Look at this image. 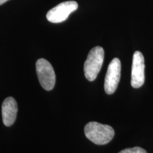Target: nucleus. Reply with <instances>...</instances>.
Returning a JSON list of instances; mask_svg holds the SVG:
<instances>
[{
    "label": "nucleus",
    "instance_id": "39448f33",
    "mask_svg": "<svg viewBox=\"0 0 153 153\" xmlns=\"http://www.w3.org/2000/svg\"><path fill=\"white\" fill-rule=\"evenodd\" d=\"M121 63L117 57L114 58L108 65L105 76L104 90L107 94H112L117 89L120 79Z\"/></svg>",
    "mask_w": 153,
    "mask_h": 153
},
{
    "label": "nucleus",
    "instance_id": "423d86ee",
    "mask_svg": "<svg viewBox=\"0 0 153 153\" xmlns=\"http://www.w3.org/2000/svg\"><path fill=\"white\" fill-rule=\"evenodd\" d=\"M145 82V59L140 51H135L133 57L131 85L133 88L142 87Z\"/></svg>",
    "mask_w": 153,
    "mask_h": 153
},
{
    "label": "nucleus",
    "instance_id": "f03ea898",
    "mask_svg": "<svg viewBox=\"0 0 153 153\" xmlns=\"http://www.w3.org/2000/svg\"><path fill=\"white\" fill-rule=\"evenodd\" d=\"M104 51L100 46L94 47L89 51L84 65V72L87 80L92 82L96 79L104 62Z\"/></svg>",
    "mask_w": 153,
    "mask_h": 153
},
{
    "label": "nucleus",
    "instance_id": "20e7f679",
    "mask_svg": "<svg viewBox=\"0 0 153 153\" xmlns=\"http://www.w3.org/2000/svg\"><path fill=\"white\" fill-rule=\"evenodd\" d=\"M78 9V4L74 1H68L59 4L48 11L46 18L51 23H61L65 22L70 14Z\"/></svg>",
    "mask_w": 153,
    "mask_h": 153
},
{
    "label": "nucleus",
    "instance_id": "1a4fd4ad",
    "mask_svg": "<svg viewBox=\"0 0 153 153\" xmlns=\"http://www.w3.org/2000/svg\"><path fill=\"white\" fill-rule=\"evenodd\" d=\"M7 1H9V0H0V5L3 4H4L5 2H7Z\"/></svg>",
    "mask_w": 153,
    "mask_h": 153
},
{
    "label": "nucleus",
    "instance_id": "6e6552de",
    "mask_svg": "<svg viewBox=\"0 0 153 153\" xmlns=\"http://www.w3.org/2000/svg\"><path fill=\"white\" fill-rule=\"evenodd\" d=\"M118 153H147L144 149L140 148V147H135L132 148H126L121 150Z\"/></svg>",
    "mask_w": 153,
    "mask_h": 153
},
{
    "label": "nucleus",
    "instance_id": "0eeeda50",
    "mask_svg": "<svg viewBox=\"0 0 153 153\" xmlns=\"http://www.w3.org/2000/svg\"><path fill=\"white\" fill-rule=\"evenodd\" d=\"M18 106L15 99L13 97H7L3 101L1 106L3 123L6 126H12L16 120Z\"/></svg>",
    "mask_w": 153,
    "mask_h": 153
},
{
    "label": "nucleus",
    "instance_id": "f257e3e1",
    "mask_svg": "<svg viewBox=\"0 0 153 153\" xmlns=\"http://www.w3.org/2000/svg\"><path fill=\"white\" fill-rule=\"evenodd\" d=\"M85 134L87 139L94 144L102 145L111 140L115 132L111 126L93 121L85 126Z\"/></svg>",
    "mask_w": 153,
    "mask_h": 153
},
{
    "label": "nucleus",
    "instance_id": "7ed1b4c3",
    "mask_svg": "<svg viewBox=\"0 0 153 153\" xmlns=\"http://www.w3.org/2000/svg\"><path fill=\"white\" fill-rule=\"evenodd\" d=\"M36 67L41 87L47 91L52 90L55 84V74L53 66L45 59L41 58L37 60Z\"/></svg>",
    "mask_w": 153,
    "mask_h": 153
}]
</instances>
